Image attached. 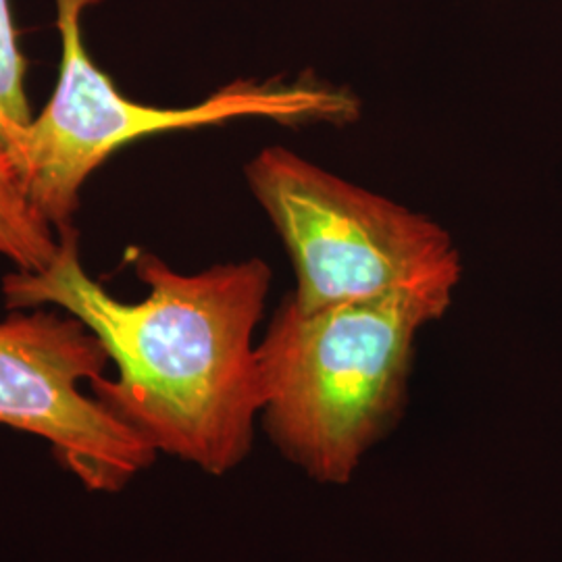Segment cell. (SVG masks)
Instances as JSON below:
<instances>
[{
  "mask_svg": "<svg viewBox=\"0 0 562 562\" xmlns=\"http://www.w3.org/2000/svg\"><path fill=\"white\" fill-rule=\"evenodd\" d=\"M252 196L292 259L299 308L373 299L427 281L461 280L442 225L271 146L246 165Z\"/></svg>",
  "mask_w": 562,
  "mask_h": 562,
  "instance_id": "277c9868",
  "label": "cell"
},
{
  "mask_svg": "<svg viewBox=\"0 0 562 562\" xmlns=\"http://www.w3.org/2000/svg\"><path fill=\"white\" fill-rule=\"evenodd\" d=\"M25 63L20 53L9 0H0V157L13 162L34 120L23 88ZM13 167V165H11Z\"/></svg>",
  "mask_w": 562,
  "mask_h": 562,
  "instance_id": "52a82bcc",
  "label": "cell"
},
{
  "mask_svg": "<svg viewBox=\"0 0 562 562\" xmlns=\"http://www.w3.org/2000/svg\"><path fill=\"white\" fill-rule=\"evenodd\" d=\"M59 248V232L27 199L11 162L0 157V257L20 271H42Z\"/></svg>",
  "mask_w": 562,
  "mask_h": 562,
  "instance_id": "8992f818",
  "label": "cell"
},
{
  "mask_svg": "<svg viewBox=\"0 0 562 562\" xmlns=\"http://www.w3.org/2000/svg\"><path fill=\"white\" fill-rule=\"evenodd\" d=\"M454 290L427 281L313 311L281 302L257 357L262 427L283 457L315 482H350L401 417L415 341Z\"/></svg>",
  "mask_w": 562,
  "mask_h": 562,
  "instance_id": "7a4b0ae2",
  "label": "cell"
},
{
  "mask_svg": "<svg viewBox=\"0 0 562 562\" xmlns=\"http://www.w3.org/2000/svg\"><path fill=\"white\" fill-rule=\"evenodd\" d=\"M101 2L55 0L59 80L11 162L27 199L57 232L71 227L81 188L102 162L146 136L248 117L280 125H348L361 115L355 92L315 76L294 81L238 80L188 106L132 101L97 67L83 42V13Z\"/></svg>",
  "mask_w": 562,
  "mask_h": 562,
  "instance_id": "3957f363",
  "label": "cell"
},
{
  "mask_svg": "<svg viewBox=\"0 0 562 562\" xmlns=\"http://www.w3.org/2000/svg\"><path fill=\"white\" fill-rule=\"evenodd\" d=\"M57 259L42 271L15 269L2 280L11 311L57 308L80 319L115 364L90 394L157 454L209 475L240 464L261 419L262 385L255 331L265 313L271 269L261 259L181 273L136 250L132 267L148 294L111 296L80 259L78 232H59Z\"/></svg>",
  "mask_w": 562,
  "mask_h": 562,
  "instance_id": "6da1fadb",
  "label": "cell"
},
{
  "mask_svg": "<svg viewBox=\"0 0 562 562\" xmlns=\"http://www.w3.org/2000/svg\"><path fill=\"white\" fill-rule=\"evenodd\" d=\"M106 364L101 340L63 311H13L0 322V425L48 443L86 490L117 494L159 454L81 390Z\"/></svg>",
  "mask_w": 562,
  "mask_h": 562,
  "instance_id": "5b68a950",
  "label": "cell"
}]
</instances>
